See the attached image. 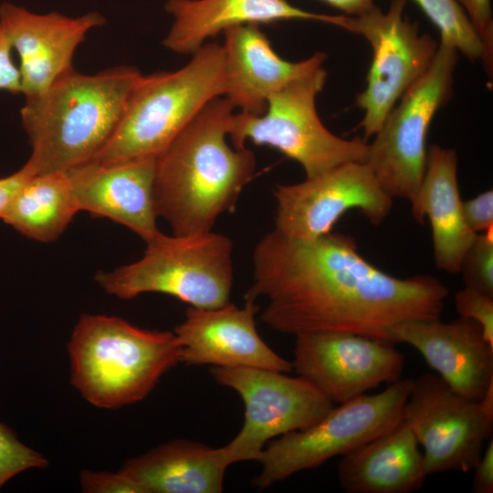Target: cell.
I'll list each match as a JSON object with an SVG mask.
<instances>
[{
  "label": "cell",
  "instance_id": "1",
  "mask_svg": "<svg viewBox=\"0 0 493 493\" xmlns=\"http://www.w3.org/2000/svg\"><path fill=\"white\" fill-rule=\"evenodd\" d=\"M447 295L433 276L398 278L374 267L348 235L300 239L274 228L254 248L245 299H267L260 319L279 332L341 331L395 344L394 326L440 319Z\"/></svg>",
  "mask_w": 493,
  "mask_h": 493
},
{
  "label": "cell",
  "instance_id": "2",
  "mask_svg": "<svg viewBox=\"0 0 493 493\" xmlns=\"http://www.w3.org/2000/svg\"><path fill=\"white\" fill-rule=\"evenodd\" d=\"M235 112L225 97L214 99L156 157L155 212L173 235L212 231L254 178V152L228 142Z\"/></svg>",
  "mask_w": 493,
  "mask_h": 493
},
{
  "label": "cell",
  "instance_id": "3",
  "mask_svg": "<svg viewBox=\"0 0 493 493\" xmlns=\"http://www.w3.org/2000/svg\"><path fill=\"white\" fill-rule=\"evenodd\" d=\"M141 73L120 66L93 75L74 68L40 94L26 98L20 115L35 174L67 172L92 161L114 133Z\"/></svg>",
  "mask_w": 493,
  "mask_h": 493
},
{
  "label": "cell",
  "instance_id": "4",
  "mask_svg": "<svg viewBox=\"0 0 493 493\" xmlns=\"http://www.w3.org/2000/svg\"><path fill=\"white\" fill-rule=\"evenodd\" d=\"M68 353L71 385L101 409L143 400L181 362V345L173 331L142 329L103 314L79 317Z\"/></svg>",
  "mask_w": 493,
  "mask_h": 493
},
{
  "label": "cell",
  "instance_id": "5",
  "mask_svg": "<svg viewBox=\"0 0 493 493\" xmlns=\"http://www.w3.org/2000/svg\"><path fill=\"white\" fill-rule=\"evenodd\" d=\"M225 92L224 51L215 42L205 43L176 70L141 74L114 133L92 161L156 158L206 104Z\"/></svg>",
  "mask_w": 493,
  "mask_h": 493
},
{
  "label": "cell",
  "instance_id": "6",
  "mask_svg": "<svg viewBox=\"0 0 493 493\" xmlns=\"http://www.w3.org/2000/svg\"><path fill=\"white\" fill-rule=\"evenodd\" d=\"M146 245L139 260L96 275L106 293L122 299L163 293L202 309L230 302L234 246L229 237L213 231L188 236L161 233Z\"/></svg>",
  "mask_w": 493,
  "mask_h": 493
},
{
  "label": "cell",
  "instance_id": "7",
  "mask_svg": "<svg viewBox=\"0 0 493 493\" xmlns=\"http://www.w3.org/2000/svg\"><path fill=\"white\" fill-rule=\"evenodd\" d=\"M326 79L321 66L272 94L263 113L235 112L228 131L230 143L236 149L246 148L247 142L274 148L299 163L306 177L346 163H366L369 143L364 139L335 135L318 115L316 99Z\"/></svg>",
  "mask_w": 493,
  "mask_h": 493
},
{
  "label": "cell",
  "instance_id": "8",
  "mask_svg": "<svg viewBox=\"0 0 493 493\" xmlns=\"http://www.w3.org/2000/svg\"><path fill=\"white\" fill-rule=\"evenodd\" d=\"M413 379H399L380 393L362 394L334 407L311 426L282 435L261 452L260 489L316 468L388 432L404 418Z\"/></svg>",
  "mask_w": 493,
  "mask_h": 493
},
{
  "label": "cell",
  "instance_id": "9",
  "mask_svg": "<svg viewBox=\"0 0 493 493\" xmlns=\"http://www.w3.org/2000/svg\"><path fill=\"white\" fill-rule=\"evenodd\" d=\"M458 51L440 41L433 62L392 109L369 144L367 164L393 198L412 203L422 184L432 120L452 95Z\"/></svg>",
  "mask_w": 493,
  "mask_h": 493
},
{
  "label": "cell",
  "instance_id": "10",
  "mask_svg": "<svg viewBox=\"0 0 493 493\" xmlns=\"http://www.w3.org/2000/svg\"><path fill=\"white\" fill-rule=\"evenodd\" d=\"M406 0H392L387 11L377 6L350 16L342 15L339 27L362 36L372 58L365 89L356 104L363 112L359 127L364 140L373 137L403 95L427 71L439 42L404 16Z\"/></svg>",
  "mask_w": 493,
  "mask_h": 493
},
{
  "label": "cell",
  "instance_id": "11",
  "mask_svg": "<svg viewBox=\"0 0 493 493\" xmlns=\"http://www.w3.org/2000/svg\"><path fill=\"white\" fill-rule=\"evenodd\" d=\"M214 380L235 390L245 405V421L226 444L232 463L257 461L268 440L306 429L332 408L333 403L301 376L252 367L209 369Z\"/></svg>",
  "mask_w": 493,
  "mask_h": 493
},
{
  "label": "cell",
  "instance_id": "12",
  "mask_svg": "<svg viewBox=\"0 0 493 493\" xmlns=\"http://www.w3.org/2000/svg\"><path fill=\"white\" fill-rule=\"evenodd\" d=\"M275 229L300 239L331 232L351 209L360 210L373 226L390 214L393 197L383 188L367 163L351 162L292 184H278Z\"/></svg>",
  "mask_w": 493,
  "mask_h": 493
},
{
  "label": "cell",
  "instance_id": "13",
  "mask_svg": "<svg viewBox=\"0 0 493 493\" xmlns=\"http://www.w3.org/2000/svg\"><path fill=\"white\" fill-rule=\"evenodd\" d=\"M404 420L424 448L427 476L472 470L485 440L492 437L493 419L484 414L477 401L457 393L431 372L413 381Z\"/></svg>",
  "mask_w": 493,
  "mask_h": 493
},
{
  "label": "cell",
  "instance_id": "14",
  "mask_svg": "<svg viewBox=\"0 0 493 493\" xmlns=\"http://www.w3.org/2000/svg\"><path fill=\"white\" fill-rule=\"evenodd\" d=\"M295 336L292 369L333 404L401 379L404 356L393 344L341 331Z\"/></svg>",
  "mask_w": 493,
  "mask_h": 493
},
{
  "label": "cell",
  "instance_id": "15",
  "mask_svg": "<svg viewBox=\"0 0 493 493\" xmlns=\"http://www.w3.org/2000/svg\"><path fill=\"white\" fill-rule=\"evenodd\" d=\"M92 11L79 16L37 14L10 2L0 5V25L18 57L22 94L34 97L73 68L72 59L88 33L105 24Z\"/></svg>",
  "mask_w": 493,
  "mask_h": 493
},
{
  "label": "cell",
  "instance_id": "16",
  "mask_svg": "<svg viewBox=\"0 0 493 493\" xmlns=\"http://www.w3.org/2000/svg\"><path fill=\"white\" fill-rule=\"evenodd\" d=\"M258 307L227 303L214 309L189 306L173 329L186 365L252 367L288 372L292 363L277 354L259 336L255 316Z\"/></svg>",
  "mask_w": 493,
  "mask_h": 493
},
{
  "label": "cell",
  "instance_id": "17",
  "mask_svg": "<svg viewBox=\"0 0 493 493\" xmlns=\"http://www.w3.org/2000/svg\"><path fill=\"white\" fill-rule=\"evenodd\" d=\"M155 157L110 163L88 162L68 170L79 211L107 217L148 243L162 232L153 201Z\"/></svg>",
  "mask_w": 493,
  "mask_h": 493
},
{
  "label": "cell",
  "instance_id": "18",
  "mask_svg": "<svg viewBox=\"0 0 493 493\" xmlns=\"http://www.w3.org/2000/svg\"><path fill=\"white\" fill-rule=\"evenodd\" d=\"M391 333L395 343L415 348L439 377L467 398L479 400L493 383V345L472 320H407Z\"/></svg>",
  "mask_w": 493,
  "mask_h": 493
},
{
  "label": "cell",
  "instance_id": "19",
  "mask_svg": "<svg viewBox=\"0 0 493 493\" xmlns=\"http://www.w3.org/2000/svg\"><path fill=\"white\" fill-rule=\"evenodd\" d=\"M225 98L237 112L258 115L269 97L323 66L326 54L317 52L300 61L282 58L258 25H244L223 33Z\"/></svg>",
  "mask_w": 493,
  "mask_h": 493
},
{
  "label": "cell",
  "instance_id": "20",
  "mask_svg": "<svg viewBox=\"0 0 493 493\" xmlns=\"http://www.w3.org/2000/svg\"><path fill=\"white\" fill-rule=\"evenodd\" d=\"M165 10L173 23L163 40L164 47L190 56L210 38L239 26L306 20L339 26L341 18L310 12L287 0H167Z\"/></svg>",
  "mask_w": 493,
  "mask_h": 493
},
{
  "label": "cell",
  "instance_id": "21",
  "mask_svg": "<svg viewBox=\"0 0 493 493\" xmlns=\"http://www.w3.org/2000/svg\"><path fill=\"white\" fill-rule=\"evenodd\" d=\"M411 207L416 222L423 224L425 216L429 220L436 267L447 273L460 272L477 234L464 218L455 150L435 144L427 150L425 175Z\"/></svg>",
  "mask_w": 493,
  "mask_h": 493
},
{
  "label": "cell",
  "instance_id": "22",
  "mask_svg": "<svg viewBox=\"0 0 493 493\" xmlns=\"http://www.w3.org/2000/svg\"><path fill=\"white\" fill-rule=\"evenodd\" d=\"M231 464L226 445L174 439L127 460L120 471L142 493H220Z\"/></svg>",
  "mask_w": 493,
  "mask_h": 493
},
{
  "label": "cell",
  "instance_id": "23",
  "mask_svg": "<svg viewBox=\"0 0 493 493\" xmlns=\"http://www.w3.org/2000/svg\"><path fill=\"white\" fill-rule=\"evenodd\" d=\"M418 441L403 420L388 432L342 456L337 476L347 493H411L427 474Z\"/></svg>",
  "mask_w": 493,
  "mask_h": 493
},
{
  "label": "cell",
  "instance_id": "24",
  "mask_svg": "<svg viewBox=\"0 0 493 493\" xmlns=\"http://www.w3.org/2000/svg\"><path fill=\"white\" fill-rule=\"evenodd\" d=\"M78 212L68 171L56 172L32 175L1 219L28 238L51 242Z\"/></svg>",
  "mask_w": 493,
  "mask_h": 493
},
{
  "label": "cell",
  "instance_id": "25",
  "mask_svg": "<svg viewBox=\"0 0 493 493\" xmlns=\"http://www.w3.org/2000/svg\"><path fill=\"white\" fill-rule=\"evenodd\" d=\"M440 33V41L453 46L470 60H482L491 69L490 52L456 0H414Z\"/></svg>",
  "mask_w": 493,
  "mask_h": 493
},
{
  "label": "cell",
  "instance_id": "26",
  "mask_svg": "<svg viewBox=\"0 0 493 493\" xmlns=\"http://www.w3.org/2000/svg\"><path fill=\"white\" fill-rule=\"evenodd\" d=\"M492 228L477 234L461 266L466 287L493 297Z\"/></svg>",
  "mask_w": 493,
  "mask_h": 493
},
{
  "label": "cell",
  "instance_id": "27",
  "mask_svg": "<svg viewBox=\"0 0 493 493\" xmlns=\"http://www.w3.org/2000/svg\"><path fill=\"white\" fill-rule=\"evenodd\" d=\"M47 467L48 460L42 454L23 444L13 430L0 422V488L23 471Z\"/></svg>",
  "mask_w": 493,
  "mask_h": 493
},
{
  "label": "cell",
  "instance_id": "28",
  "mask_svg": "<svg viewBox=\"0 0 493 493\" xmlns=\"http://www.w3.org/2000/svg\"><path fill=\"white\" fill-rule=\"evenodd\" d=\"M459 317L476 321L488 342L493 345V297L465 287L455 295Z\"/></svg>",
  "mask_w": 493,
  "mask_h": 493
},
{
  "label": "cell",
  "instance_id": "29",
  "mask_svg": "<svg viewBox=\"0 0 493 493\" xmlns=\"http://www.w3.org/2000/svg\"><path fill=\"white\" fill-rule=\"evenodd\" d=\"M80 487L85 493H142L140 487L121 471H92L79 474Z\"/></svg>",
  "mask_w": 493,
  "mask_h": 493
},
{
  "label": "cell",
  "instance_id": "30",
  "mask_svg": "<svg viewBox=\"0 0 493 493\" xmlns=\"http://www.w3.org/2000/svg\"><path fill=\"white\" fill-rule=\"evenodd\" d=\"M462 211L467 225L475 234L493 228V191L487 190L462 201Z\"/></svg>",
  "mask_w": 493,
  "mask_h": 493
},
{
  "label": "cell",
  "instance_id": "31",
  "mask_svg": "<svg viewBox=\"0 0 493 493\" xmlns=\"http://www.w3.org/2000/svg\"><path fill=\"white\" fill-rule=\"evenodd\" d=\"M456 1L487 48L493 53V18L490 0Z\"/></svg>",
  "mask_w": 493,
  "mask_h": 493
},
{
  "label": "cell",
  "instance_id": "32",
  "mask_svg": "<svg viewBox=\"0 0 493 493\" xmlns=\"http://www.w3.org/2000/svg\"><path fill=\"white\" fill-rule=\"evenodd\" d=\"M10 40L0 25V90L22 93L21 76Z\"/></svg>",
  "mask_w": 493,
  "mask_h": 493
},
{
  "label": "cell",
  "instance_id": "33",
  "mask_svg": "<svg viewBox=\"0 0 493 493\" xmlns=\"http://www.w3.org/2000/svg\"><path fill=\"white\" fill-rule=\"evenodd\" d=\"M34 174L31 166L26 163L17 172L0 178V218L26 181Z\"/></svg>",
  "mask_w": 493,
  "mask_h": 493
},
{
  "label": "cell",
  "instance_id": "34",
  "mask_svg": "<svg viewBox=\"0 0 493 493\" xmlns=\"http://www.w3.org/2000/svg\"><path fill=\"white\" fill-rule=\"evenodd\" d=\"M472 491L474 493L493 492V439L482 451L479 459L474 467Z\"/></svg>",
  "mask_w": 493,
  "mask_h": 493
},
{
  "label": "cell",
  "instance_id": "35",
  "mask_svg": "<svg viewBox=\"0 0 493 493\" xmlns=\"http://www.w3.org/2000/svg\"><path fill=\"white\" fill-rule=\"evenodd\" d=\"M330 6L339 9L344 13L345 16H362L372 8L375 5V0H322Z\"/></svg>",
  "mask_w": 493,
  "mask_h": 493
},
{
  "label": "cell",
  "instance_id": "36",
  "mask_svg": "<svg viewBox=\"0 0 493 493\" xmlns=\"http://www.w3.org/2000/svg\"><path fill=\"white\" fill-rule=\"evenodd\" d=\"M477 403L484 414L493 419V383L488 387L482 397L477 400Z\"/></svg>",
  "mask_w": 493,
  "mask_h": 493
}]
</instances>
